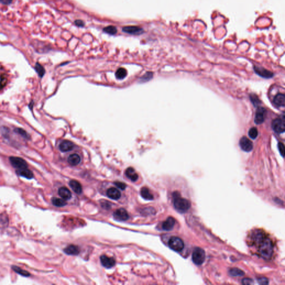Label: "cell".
Listing matches in <instances>:
<instances>
[{
	"label": "cell",
	"mask_w": 285,
	"mask_h": 285,
	"mask_svg": "<svg viewBox=\"0 0 285 285\" xmlns=\"http://www.w3.org/2000/svg\"><path fill=\"white\" fill-rule=\"evenodd\" d=\"M253 240L257 248L259 255L264 259H269L274 252V246L271 240L261 232L253 235Z\"/></svg>",
	"instance_id": "6da1fadb"
},
{
	"label": "cell",
	"mask_w": 285,
	"mask_h": 285,
	"mask_svg": "<svg viewBox=\"0 0 285 285\" xmlns=\"http://www.w3.org/2000/svg\"><path fill=\"white\" fill-rule=\"evenodd\" d=\"M173 200L175 208L180 212H186L191 207V203L190 201L184 198L181 197L178 192L173 193Z\"/></svg>",
	"instance_id": "7a4b0ae2"
},
{
	"label": "cell",
	"mask_w": 285,
	"mask_h": 285,
	"mask_svg": "<svg viewBox=\"0 0 285 285\" xmlns=\"http://www.w3.org/2000/svg\"><path fill=\"white\" fill-rule=\"evenodd\" d=\"M170 248L176 252L181 251L184 246L183 240L178 237H171L168 242Z\"/></svg>",
	"instance_id": "3957f363"
},
{
	"label": "cell",
	"mask_w": 285,
	"mask_h": 285,
	"mask_svg": "<svg viewBox=\"0 0 285 285\" xmlns=\"http://www.w3.org/2000/svg\"><path fill=\"white\" fill-rule=\"evenodd\" d=\"M205 252L201 248H196L192 254V260L197 265H201L205 260Z\"/></svg>",
	"instance_id": "277c9868"
},
{
	"label": "cell",
	"mask_w": 285,
	"mask_h": 285,
	"mask_svg": "<svg viewBox=\"0 0 285 285\" xmlns=\"http://www.w3.org/2000/svg\"><path fill=\"white\" fill-rule=\"evenodd\" d=\"M272 128L274 132L278 134L284 133L285 130V116L282 118H277L272 123Z\"/></svg>",
	"instance_id": "5b68a950"
},
{
	"label": "cell",
	"mask_w": 285,
	"mask_h": 285,
	"mask_svg": "<svg viewBox=\"0 0 285 285\" xmlns=\"http://www.w3.org/2000/svg\"><path fill=\"white\" fill-rule=\"evenodd\" d=\"M10 161L12 165L18 170L28 168L27 162L22 158L16 157H11Z\"/></svg>",
	"instance_id": "8992f818"
},
{
	"label": "cell",
	"mask_w": 285,
	"mask_h": 285,
	"mask_svg": "<svg viewBox=\"0 0 285 285\" xmlns=\"http://www.w3.org/2000/svg\"><path fill=\"white\" fill-rule=\"evenodd\" d=\"M240 146L242 149L246 152H251L253 148L252 142L246 137H243L240 140Z\"/></svg>",
	"instance_id": "52a82bcc"
},
{
	"label": "cell",
	"mask_w": 285,
	"mask_h": 285,
	"mask_svg": "<svg viewBox=\"0 0 285 285\" xmlns=\"http://www.w3.org/2000/svg\"><path fill=\"white\" fill-rule=\"evenodd\" d=\"M266 113V110L263 107L259 106L258 108L255 118V122L256 124H261L263 123L265 119Z\"/></svg>",
	"instance_id": "ba28073f"
},
{
	"label": "cell",
	"mask_w": 285,
	"mask_h": 285,
	"mask_svg": "<svg viewBox=\"0 0 285 285\" xmlns=\"http://www.w3.org/2000/svg\"><path fill=\"white\" fill-rule=\"evenodd\" d=\"M123 32L132 35H140L144 33V30L137 26H127L122 28Z\"/></svg>",
	"instance_id": "9c48e42d"
},
{
	"label": "cell",
	"mask_w": 285,
	"mask_h": 285,
	"mask_svg": "<svg viewBox=\"0 0 285 285\" xmlns=\"http://www.w3.org/2000/svg\"><path fill=\"white\" fill-rule=\"evenodd\" d=\"M114 218L119 221H125L129 218V214L125 209L119 208L113 213Z\"/></svg>",
	"instance_id": "30bf717a"
},
{
	"label": "cell",
	"mask_w": 285,
	"mask_h": 285,
	"mask_svg": "<svg viewBox=\"0 0 285 285\" xmlns=\"http://www.w3.org/2000/svg\"><path fill=\"white\" fill-rule=\"evenodd\" d=\"M254 70L255 72L262 77L264 78H271L274 76V74L271 71L267 70L263 67H260L258 66H254Z\"/></svg>",
	"instance_id": "8fae6325"
},
{
	"label": "cell",
	"mask_w": 285,
	"mask_h": 285,
	"mask_svg": "<svg viewBox=\"0 0 285 285\" xmlns=\"http://www.w3.org/2000/svg\"><path fill=\"white\" fill-rule=\"evenodd\" d=\"M100 261L102 265L106 268H111L115 264V260L114 258L109 257L105 255H102L100 257Z\"/></svg>",
	"instance_id": "7c38bea8"
},
{
	"label": "cell",
	"mask_w": 285,
	"mask_h": 285,
	"mask_svg": "<svg viewBox=\"0 0 285 285\" xmlns=\"http://www.w3.org/2000/svg\"><path fill=\"white\" fill-rule=\"evenodd\" d=\"M59 147L62 152H67L73 149L74 145L70 141L64 140L60 142Z\"/></svg>",
	"instance_id": "4fadbf2b"
},
{
	"label": "cell",
	"mask_w": 285,
	"mask_h": 285,
	"mask_svg": "<svg viewBox=\"0 0 285 285\" xmlns=\"http://www.w3.org/2000/svg\"><path fill=\"white\" fill-rule=\"evenodd\" d=\"M106 194L108 197L114 200H118L121 197V192L115 188H110L108 189Z\"/></svg>",
	"instance_id": "5bb4252c"
},
{
	"label": "cell",
	"mask_w": 285,
	"mask_h": 285,
	"mask_svg": "<svg viewBox=\"0 0 285 285\" xmlns=\"http://www.w3.org/2000/svg\"><path fill=\"white\" fill-rule=\"evenodd\" d=\"M175 219L172 217H168L162 224L163 230L167 231L172 230L175 225Z\"/></svg>",
	"instance_id": "9a60e30c"
},
{
	"label": "cell",
	"mask_w": 285,
	"mask_h": 285,
	"mask_svg": "<svg viewBox=\"0 0 285 285\" xmlns=\"http://www.w3.org/2000/svg\"><path fill=\"white\" fill-rule=\"evenodd\" d=\"M58 193L61 197L63 198L64 200H69L72 196V194L70 190L65 186H62L59 188Z\"/></svg>",
	"instance_id": "2e32d148"
},
{
	"label": "cell",
	"mask_w": 285,
	"mask_h": 285,
	"mask_svg": "<svg viewBox=\"0 0 285 285\" xmlns=\"http://www.w3.org/2000/svg\"><path fill=\"white\" fill-rule=\"evenodd\" d=\"M64 251L69 255H77L80 252V249L77 246L71 245L65 248Z\"/></svg>",
	"instance_id": "e0dca14e"
},
{
	"label": "cell",
	"mask_w": 285,
	"mask_h": 285,
	"mask_svg": "<svg viewBox=\"0 0 285 285\" xmlns=\"http://www.w3.org/2000/svg\"><path fill=\"white\" fill-rule=\"evenodd\" d=\"M274 103L278 107H284L285 104V96L283 94H278L274 99Z\"/></svg>",
	"instance_id": "ac0fdd59"
},
{
	"label": "cell",
	"mask_w": 285,
	"mask_h": 285,
	"mask_svg": "<svg viewBox=\"0 0 285 285\" xmlns=\"http://www.w3.org/2000/svg\"><path fill=\"white\" fill-rule=\"evenodd\" d=\"M69 186L73 190V191L77 194H79L82 193V186L79 181L75 180H71L69 182Z\"/></svg>",
	"instance_id": "d6986e66"
},
{
	"label": "cell",
	"mask_w": 285,
	"mask_h": 285,
	"mask_svg": "<svg viewBox=\"0 0 285 285\" xmlns=\"http://www.w3.org/2000/svg\"><path fill=\"white\" fill-rule=\"evenodd\" d=\"M67 162L71 165L75 166L80 163L81 157L77 154H72L68 157Z\"/></svg>",
	"instance_id": "ffe728a7"
},
{
	"label": "cell",
	"mask_w": 285,
	"mask_h": 285,
	"mask_svg": "<svg viewBox=\"0 0 285 285\" xmlns=\"http://www.w3.org/2000/svg\"><path fill=\"white\" fill-rule=\"evenodd\" d=\"M125 175L133 181H137L138 174L136 173L135 169L132 167H129L125 170Z\"/></svg>",
	"instance_id": "44dd1931"
},
{
	"label": "cell",
	"mask_w": 285,
	"mask_h": 285,
	"mask_svg": "<svg viewBox=\"0 0 285 285\" xmlns=\"http://www.w3.org/2000/svg\"><path fill=\"white\" fill-rule=\"evenodd\" d=\"M7 76L5 70L0 66V90L6 86L7 82Z\"/></svg>",
	"instance_id": "7402d4cb"
},
{
	"label": "cell",
	"mask_w": 285,
	"mask_h": 285,
	"mask_svg": "<svg viewBox=\"0 0 285 285\" xmlns=\"http://www.w3.org/2000/svg\"><path fill=\"white\" fill-rule=\"evenodd\" d=\"M17 174L19 176L25 177L27 179H32L33 177V173L28 168H25L22 169H18L17 171Z\"/></svg>",
	"instance_id": "603a6c76"
},
{
	"label": "cell",
	"mask_w": 285,
	"mask_h": 285,
	"mask_svg": "<svg viewBox=\"0 0 285 285\" xmlns=\"http://www.w3.org/2000/svg\"><path fill=\"white\" fill-rule=\"evenodd\" d=\"M140 194L144 199L146 200H153V195L150 193L149 189L147 187H142L140 191Z\"/></svg>",
	"instance_id": "cb8c5ba5"
},
{
	"label": "cell",
	"mask_w": 285,
	"mask_h": 285,
	"mask_svg": "<svg viewBox=\"0 0 285 285\" xmlns=\"http://www.w3.org/2000/svg\"><path fill=\"white\" fill-rule=\"evenodd\" d=\"M126 75H127V72L126 70L123 67L118 69L115 72V77L118 79L119 80L124 79L126 77Z\"/></svg>",
	"instance_id": "d4e9b609"
},
{
	"label": "cell",
	"mask_w": 285,
	"mask_h": 285,
	"mask_svg": "<svg viewBox=\"0 0 285 285\" xmlns=\"http://www.w3.org/2000/svg\"><path fill=\"white\" fill-rule=\"evenodd\" d=\"M52 203L55 206L59 207L65 206L67 204L65 200L58 198H53L52 199Z\"/></svg>",
	"instance_id": "484cf974"
},
{
	"label": "cell",
	"mask_w": 285,
	"mask_h": 285,
	"mask_svg": "<svg viewBox=\"0 0 285 285\" xmlns=\"http://www.w3.org/2000/svg\"><path fill=\"white\" fill-rule=\"evenodd\" d=\"M12 269H13V270L15 272L17 273L18 274H20V275L23 276L24 277H29L30 276V274L28 271H26L24 269H22L20 268L19 267L13 266L12 267Z\"/></svg>",
	"instance_id": "4316f807"
},
{
	"label": "cell",
	"mask_w": 285,
	"mask_h": 285,
	"mask_svg": "<svg viewBox=\"0 0 285 285\" xmlns=\"http://www.w3.org/2000/svg\"><path fill=\"white\" fill-rule=\"evenodd\" d=\"M103 31L105 33H108V34L114 35H115L116 33H117L118 30L114 26L110 25V26H108L104 28Z\"/></svg>",
	"instance_id": "83f0119b"
},
{
	"label": "cell",
	"mask_w": 285,
	"mask_h": 285,
	"mask_svg": "<svg viewBox=\"0 0 285 285\" xmlns=\"http://www.w3.org/2000/svg\"><path fill=\"white\" fill-rule=\"evenodd\" d=\"M15 132L26 139H30V135L25 130L22 129L21 128H15Z\"/></svg>",
	"instance_id": "f1b7e54d"
},
{
	"label": "cell",
	"mask_w": 285,
	"mask_h": 285,
	"mask_svg": "<svg viewBox=\"0 0 285 285\" xmlns=\"http://www.w3.org/2000/svg\"><path fill=\"white\" fill-rule=\"evenodd\" d=\"M35 70L37 72V73L38 74V76L40 77H44V74H45V70L44 69L43 66H42L41 64H40L39 63H36V65H35Z\"/></svg>",
	"instance_id": "f546056e"
},
{
	"label": "cell",
	"mask_w": 285,
	"mask_h": 285,
	"mask_svg": "<svg viewBox=\"0 0 285 285\" xmlns=\"http://www.w3.org/2000/svg\"><path fill=\"white\" fill-rule=\"evenodd\" d=\"M230 274L231 276L233 277H238V276H241L242 275H243L244 272L240 269L234 268V269H230Z\"/></svg>",
	"instance_id": "4dcf8cb0"
},
{
	"label": "cell",
	"mask_w": 285,
	"mask_h": 285,
	"mask_svg": "<svg viewBox=\"0 0 285 285\" xmlns=\"http://www.w3.org/2000/svg\"><path fill=\"white\" fill-rule=\"evenodd\" d=\"M258 130L256 128L253 127L251 128L248 132V135L253 139H255L258 136Z\"/></svg>",
	"instance_id": "1f68e13d"
},
{
	"label": "cell",
	"mask_w": 285,
	"mask_h": 285,
	"mask_svg": "<svg viewBox=\"0 0 285 285\" xmlns=\"http://www.w3.org/2000/svg\"><path fill=\"white\" fill-rule=\"evenodd\" d=\"M153 77V74L152 72H147L142 77H140V81H141V82H148L150 79H152Z\"/></svg>",
	"instance_id": "d6a6232c"
},
{
	"label": "cell",
	"mask_w": 285,
	"mask_h": 285,
	"mask_svg": "<svg viewBox=\"0 0 285 285\" xmlns=\"http://www.w3.org/2000/svg\"><path fill=\"white\" fill-rule=\"evenodd\" d=\"M115 186L121 189V190H124L126 188V185L123 182L121 181H115L114 182Z\"/></svg>",
	"instance_id": "836d02e7"
},
{
	"label": "cell",
	"mask_w": 285,
	"mask_h": 285,
	"mask_svg": "<svg viewBox=\"0 0 285 285\" xmlns=\"http://www.w3.org/2000/svg\"><path fill=\"white\" fill-rule=\"evenodd\" d=\"M278 148H279V150L280 152V154L282 157H284V149H285L284 144L282 142H279L278 144Z\"/></svg>",
	"instance_id": "e575fe53"
},
{
	"label": "cell",
	"mask_w": 285,
	"mask_h": 285,
	"mask_svg": "<svg viewBox=\"0 0 285 285\" xmlns=\"http://www.w3.org/2000/svg\"><path fill=\"white\" fill-rule=\"evenodd\" d=\"M250 98H251V100L252 103H253V104L255 105V106L259 104V100L256 96V95H251L250 96Z\"/></svg>",
	"instance_id": "d590c367"
},
{
	"label": "cell",
	"mask_w": 285,
	"mask_h": 285,
	"mask_svg": "<svg viewBox=\"0 0 285 285\" xmlns=\"http://www.w3.org/2000/svg\"><path fill=\"white\" fill-rule=\"evenodd\" d=\"M74 23L78 27H83L85 25V23L82 20H77L75 21Z\"/></svg>",
	"instance_id": "8d00e7d4"
},
{
	"label": "cell",
	"mask_w": 285,
	"mask_h": 285,
	"mask_svg": "<svg viewBox=\"0 0 285 285\" xmlns=\"http://www.w3.org/2000/svg\"><path fill=\"white\" fill-rule=\"evenodd\" d=\"M258 282L260 284H263V285H266V284H268V280L266 278H264V277H262L261 279H258Z\"/></svg>",
	"instance_id": "74e56055"
},
{
	"label": "cell",
	"mask_w": 285,
	"mask_h": 285,
	"mask_svg": "<svg viewBox=\"0 0 285 285\" xmlns=\"http://www.w3.org/2000/svg\"><path fill=\"white\" fill-rule=\"evenodd\" d=\"M242 283L245 285H250L252 284V280L250 279H245L242 281Z\"/></svg>",
	"instance_id": "f35d334b"
},
{
	"label": "cell",
	"mask_w": 285,
	"mask_h": 285,
	"mask_svg": "<svg viewBox=\"0 0 285 285\" xmlns=\"http://www.w3.org/2000/svg\"><path fill=\"white\" fill-rule=\"evenodd\" d=\"M12 2V0H0V2L5 5H8L11 4V2Z\"/></svg>",
	"instance_id": "ab89813d"
}]
</instances>
